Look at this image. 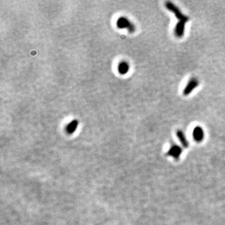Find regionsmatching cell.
I'll use <instances>...</instances> for the list:
<instances>
[{"label": "cell", "mask_w": 225, "mask_h": 225, "mask_svg": "<svg viewBox=\"0 0 225 225\" xmlns=\"http://www.w3.org/2000/svg\"><path fill=\"white\" fill-rule=\"evenodd\" d=\"M117 26L121 29L126 28L130 33H133L135 30V26L128 18L125 17L120 18L117 21Z\"/></svg>", "instance_id": "cell-2"}, {"label": "cell", "mask_w": 225, "mask_h": 225, "mask_svg": "<svg viewBox=\"0 0 225 225\" xmlns=\"http://www.w3.org/2000/svg\"><path fill=\"white\" fill-rule=\"evenodd\" d=\"M193 137L194 139L197 142H200L204 138L203 129L200 126H196L193 131Z\"/></svg>", "instance_id": "cell-4"}, {"label": "cell", "mask_w": 225, "mask_h": 225, "mask_svg": "<svg viewBox=\"0 0 225 225\" xmlns=\"http://www.w3.org/2000/svg\"><path fill=\"white\" fill-rule=\"evenodd\" d=\"M165 6L169 11L174 14L178 20V22L175 28V35L178 38H181L185 34L186 23L188 21L189 18L181 11L180 9L170 1L165 3Z\"/></svg>", "instance_id": "cell-1"}, {"label": "cell", "mask_w": 225, "mask_h": 225, "mask_svg": "<svg viewBox=\"0 0 225 225\" xmlns=\"http://www.w3.org/2000/svg\"><path fill=\"white\" fill-rule=\"evenodd\" d=\"M181 152H182L181 148L179 146L174 145V146H173L170 148V150H169L168 151V154L169 155H170L175 158H179L180 156L181 155Z\"/></svg>", "instance_id": "cell-5"}, {"label": "cell", "mask_w": 225, "mask_h": 225, "mask_svg": "<svg viewBox=\"0 0 225 225\" xmlns=\"http://www.w3.org/2000/svg\"><path fill=\"white\" fill-rule=\"evenodd\" d=\"M78 122L77 120H73L72 121L71 123H69L68 126H67V132L68 134H73L75 131L76 130V128L78 127Z\"/></svg>", "instance_id": "cell-6"}, {"label": "cell", "mask_w": 225, "mask_h": 225, "mask_svg": "<svg viewBox=\"0 0 225 225\" xmlns=\"http://www.w3.org/2000/svg\"><path fill=\"white\" fill-rule=\"evenodd\" d=\"M177 137H178V139H179L180 142L181 143V144L183 145L184 146L187 147L188 145V143L187 139L186 138V137H185V134L183 133V132L180 130L178 131H177Z\"/></svg>", "instance_id": "cell-8"}, {"label": "cell", "mask_w": 225, "mask_h": 225, "mask_svg": "<svg viewBox=\"0 0 225 225\" xmlns=\"http://www.w3.org/2000/svg\"><path fill=\"white\" fill-rule=\"evenodd\" d=\"M199 85V81L198 79L195 78H191L188 83H187L186 87L183 90V95L185 96L189 95L190 93H192V91L195 90V88L198 86Z\"/></svg>", "instance_id": "cell-3"}, {"label": "cell", "mask_w": 225, "mask_h": 225, "mask_svg": "<svg viewBox=\"0 0 225 225\" xmlns=\"http://www.w3.org/2000/svg\"><path fill=\"white\" fill-rule=\"evenodd\" d=\"M129 64L125 62H123L119 64L118 65V71L121 74H125L129 71Z\"/></svg>", "instance_id": "cell-7"}]
</instances>
